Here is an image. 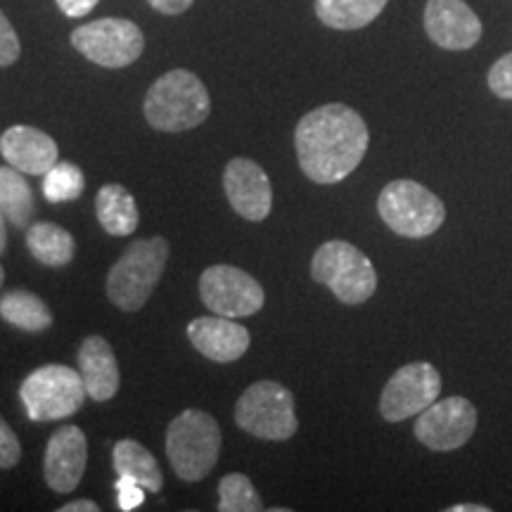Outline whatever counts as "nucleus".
Returning a JSON list of instances; mask_svg holds the SVG:
<instances>
[{
    "label": "nucleus",
    "instance_id": "32",
    "mask_svg": "<svg viewBox=\"0 0 512 512\" xmlns=\"http://www.w3.org/2000/svg\"><path fill=\"white\" fill-rule=\"evenodd\" d=\"M147 3L157 12H164V15H181L195 0H147Z\"/></svg>",
    "mask_w": 512,
    "mask_h": 512
},
{
    "label": "nucleus",
    "instance_id": "18",
    "mask_svg": "<svg viewBox=\"0 0 512 512\" xmlns=\"http://www.w3.org/2000/svg\"><path fill=\"white\" fill-rule=\"evenodd\" d=\"M79 373L93 401H110L117 396L121 373L117 356H114L107 339H102L100 335L83 339L79 349Z\"/></svg>",
    "mask_w": 512,
    "mask_h": 512
},
{
    "label": "nucleus",
    "instance_id": "21",
    "mask_svg": "<svg viewBox=\"0 0 512 512\" xmlns=\"http://www.w3.org/2000/svg\"><path fill=\"white\" fill-rule=\"evenodd\" d=\"M389 0H316V15L325 27L354 31L380 17Z\"/></svg>",
    "mask_w": 512,
    "mask_h": 512
},
{
    "label": "nucleus",
    "instance_id": "31",
    "mask_svg": "<svg viewBox=\"0 0 512 512\" xmlns=\"http://www.w3.org/2000/svg\"><path fill=\"white\" fill-rule=\"evenodd\" d=\"M100 0H57L60 10L67 17H86Z\"/></svg>",
    "mask_w": 512,
    "mask_h": 512
},
{
    "label": "nucleus",
    "instance_id": "35",
    "mask_svg": "<svg viewBox=\"0 0 512 512\" xmlns=\"http://www.w3.org/2000/svg\"><path fill=\"white\" fill-rule=\"evenodd\" d=\"M5 223H8V219H5L3 209H0V256L8 249V226H5Z\"/></svg>",
    "mask_w": 512,
    "mask_h": 512
},
{
    "label": "nucleus",
    "instance_id": "27",
    "mask_svg": "<svg viewBox=\"0 0 512 512\" xmlns=\"http://www.w3.org/2000/svg\"><path fill=\"white\" fill-rule=\"evenodd\" d=\"M22 55V46H19V36L5 12L0 10V67H10Z\"/></svg>",
    "mask_w": 512,
    "mask_h": 512
},
{
    "label": "nucleus",
    "instance_id": "7",
    "mask_svg": "<svg viewBox=\"0 0 512 512\" xmlns=\"http://www.w3.org/2000/svg\"><path fill=\"white\" fill-rule=\"evenodd\" d=\"M86 394V384L79 370L60 366V363L34 370L19 389V399L27 408V415L36 422L72 418L74 413H79Z\"/></svg>",
    "mask_w": 512,
    "mask_h": 512
},
{
    "label": "nucleus",
    "instance_id": "13",
    "mask_svg": "<svg viewBox=\"0 0 512 512\" xmlns=\"http://www.w3.org/2000/svg\"><path fill=\"white\" fill-rule=\"evenodd\" d=\"M228 202L242 219L264 221L273 209V188L266 171L252 159L235 157L223 174Z\"/></svg>",
    "mask_w": 512,
    "mask_h": 512
},
{
    "label": "nucleus",
    "instance_id": "8",
    "mask_svg": "<svg viewBox=\"0 0 512 512\" xmlns=\"http://www.w3.org/2000/svg\"><path fill=\"white\" fill-rule=\"evenodd\" d=\"M235 422L240 430L266 441H287L297 434L294 396L273 380L254 382L235 406Z\"/></svg>",
    "mask_w": 512,
    "mask_h": 512
},
{
    "label": "nucleus",
    "instance_id": "34",
    "mask_svg": "<svg viewBox=\"0 0 512 512\" xmlns=\"http://www.w3.org/2000/svg\"><path fill=\"white\" fill-rule=\"evenodd\" d=\"M448 512H491L489 505H475V503H465V505H451Z\"/></svg>",
    "mask_w": 512,
    "mask_h": 512
},
{
    "label": "nucleus",
    "instance_id": "4",
    "mask_svg": "<svg viewBox=\"0 0 512 512\" xmlns=\"http://www.w3.org/2000/svg\"><path fill=\"white\" fill-rule=\"evenodd\" d=\"M166 456L183 482H202L221 456V427L204 411H183L166 432Z\"/></svg>",
    "mask_w": 512,
    "mask_h": 512
},
{
    "label": "nucleus",
    "instance_id": "19",
    "mask_svg": "<svg viewBox=\"0 0 512 512\" xmlns=\"http://www.w3.org/2000/svg\"><path fill=\"white\" fill-rule=\"evenodd\" d=\"M95 214H98L100 226L114 238H126V235L136 233L140 214L138 204L133 195L124 185L110 183L102 185L95 197Z\"/></svg>",
    "mask_w": 512,
    "mask_h": 512
},
{
    "label": "nucleus",
    "instance_id": "30",
    "mask_svg": "<svg viewBox=\"0 0 512 512\" xmlns=\"http://www.w3.org/2000/svg\"><path fill=\"white\" fill-rule=\"evenodd\" d=\"M114 489H117L119 508L124 510V512L136 510V508H140V505L145 503L147 489H143V486H140L138 482H133V479L119 477L117 479V486H114Z\"/></svg>",
    "mask_w": 512,
    "mask_h": 512
},
{
    "label": "nucleus",
    "instance_id": "12",
    "mask_svg": "<svg viewBox=\"0 0 512 512\" xmlns=\"http://www.w3.org/2000/svg\"><path fill=\"white\" fill-rule=\"evenodd\" d=\"M477 430V408L463 396L434 401L415 420V437L430 451H456Z\"/></svg>",
    "mask_w": 512,
    "mask_h": 512
},
{
    "label": "nucleus",
    "instance_id": "1",
    "mask_svg": "<svg viewBox=\"0 0 512 512\" xmlns=\"http://www.w3.org/2000/svg\"><path fill=\"white\" fill-rule=\"evenodd\" d=\"M368 143V124L342 102H330L304 114L294 131L299 166L320 185L339 183L354 174L366 157Z\"/></svg>",
    "mask_w": 512,
    "mask_h": 512
},
{
    "label": "nucleus",
    "instance_id": "33",
    "mask_svg": "<svg viewBox=\"0 0 512 512\" xmlns=\"http://www.w3.org/2000/svg\"><path fill=\"white\" fill-rule=\"evenodd\" d=\"M60 512H100V505L93 503V501H74V503H67L62 505Z\"/></svg>",
    "mask_w": 512,
    "mask_h": 512
},
{
    "label": "nucleus",
    "instance_id": "20",
    "mask_svg": "<svg viewBox=\"0 0 512 512\" xmlns=\"http://www.w3.org/2000/svg\"><path fill=\"white\" fill-rule=\"evenodd\" d=\"M112 460L119 477L133 479V482H138L143 489L150 491V494H159V491H162V470H159L155 456H152L140 441L121 439L119 444L114 446Z\"/></svg>",
    "mask_w": 512,
    "mask_h": 512
},
{
    "label": "nucleus",
    "instance_id": "22",
    "mask_svg": "<svg viewBox=\"0 0 512 512\" xmlns=\"http://www.w3.org/2000/svg\"><path fill=\"white\" fill-rule=\"evenodd\" d=\"M0 318L24 332H43L53 325L48 304L27 290H12L0 297Z\"/></svg>",
    "mask_w": 512,
    "mask_h": 512
},
{
    "label": "nucleus",
    "instance_id": "14",
    "mask_svg": "<svg viewBox=\"0 0 512 512\" xmlns=\"http://www.w3.org/2000/svg\"><path fill=\"white\" fill-rule=\"evenodd\" d=\"M427 36L444 50H470L482 38V22L465 0H427Z\"/></svg>",
    "mask_w": 512,
    "mask_h": 512
},
{
    "label": "nucleus",
    "instance_id": "3",
    "mask_svg": "<svg viewBox=\"0 0 512 512\" xmlns=\"http://www.w3.org/2000/svg\"><path fill=\"white\" fill-rule=\"evenodd\" d=\"M166 256H169V242L162 235L133 242L107 275L110 302L126 313L143 309L162 280Z\"/></svg>",
    "mask_w": 512,
    "mask_h": 512
},
{
    "label": "nucleus",
    "instance_id": "25",
    "mask_svg": "<svg viewBox=\"0 0 512 512\" xmlns=\"http://www.w3.org/2000/svg\"><path fill=\"white\" fill-rule=\"evenodd\" d=\"M219 510L221 512H256L261 510L259 491L252 479L240 472H230L219 484Z\"/></svg>",
    "mask_w": 512,
    "mask_h": 512
},
{
    "label": "nucleus",
    "instance_id": "26",
    "mask_svg": "<svg viewBox=\"0 0 512 512\" xmlns=\"http://www.w3.org/2000/svg\"><path fill=\"white\" fill-rule=\"evenodd\" d=\"M83 188H86V178H83L79 166L72 162H57L43 181V195L50 202L76 200V197H81Z\"/></svg>",
    "mask_w": 512,
    "mask_h": 512
},
{
    "label": "nucleus",
    "instance_id": "28",
    "mask_svg": "<svg viewBox=\"0 0 512 512\" xmlns=\"http://www.w3.org/2000/svg\"><path fill=\"white\" fill-rule=\"evenodd\" d=\"M491 93L503 100H512V53L503 55L489 72Z\"/></svg>",
    "mask_w": 512,
    "mask_h": 512
},
{
    "label": "nucleus",
    "instance_id": "9",
    "mask_svg": "<svg viewBox=\"0 0 512 512\" xmlns=\"http://www.w3.org/2000/svg\"><path fill=\"white\" fill-rule=\"evenodd\" d=\"M72 46L98 67L121 69L143 55L145 36L131 19L105 17L74 29Z\"/></svg>",
    "mask_w": 512,
    "mask_h": 512
},
{
    "label": "nucleus",
    "instance_id": "2",
    "mask_svg": "<svg viewBox=\"0 0 512 512\" xmlns=\"http://www.w3.org/2000/svg\"><path fill=\"white\" fill-rule=\"evenodd\" d=\"M143 112L147 124L157 131H190L204 124L211 112L207 86L188 69H171L150 86Z\"/></svg>",
    "mask_w": 512,
    "mask_h": 512
},
{
    "label": "nucleus",
    "instance_id": "29",
    "mask_svg": "<svg viewBox=\"0 0 512 512\" xmlns=\"http://www.w3.org/2000/svg\"><path fill=\"white\" fill-rule=\"evenodd\" d=\"M22 460V444H19L17 434L0 415V470H10Z\"/></svg>",
    "mask_w": 512,
    "mask_h": 512
},
{
    "label": "nucleus",
    "instance_id": "6",
    "mask_svg": "<svg viewBox=\"0 0 512 512\" xmlns=\"http://www.w3.org/2000/svg\"><path fill=\"white\" fill-rule=\"evenodd\" d=\"M382 221L401 238H430L446 221L444 202L411 178H399L384 185L377 200Z\"/></svg>",
    "mask_w": 512,
    "mask_h": 512
},
{
    "label": "nucleus",
    "instance_id": "36",
    "mask_svg": "<svg viewBox=\"0 0 512 512\" xmlns=\"http://www.w3.org/2000/svg\"><path fill=\"white\" fill-rule=\"evenodd\" d=\"M3 283H5V271H3V266H0V287H3Z\"/></svg>",
    "mask_w": 512,
    "mask_h": 512
},
{
    "label": "nucleus",
    "instance_id": "10",
    "mask_svg": "<svg viewBox=\"0 0 512 512\" xmlns=\"http://www.w3.org/2000/svg\"><path fill=\"white\" fill-rule=\"evenodd\" d=\"M202 302L211 313L226 318H247L264 309V287L254 275L235 266H211L200 278Z\"/></svg>",
    "mask_w": 512,
    "mask_h": 512
},
{
    "label": "nucleus",
    "instance_id": "11",
    "mask_svg": "<svg viewBox=\"0 0 512 512\" xmlns=\"http://www.w3.org/2000/svg\"><path fill=\"white\" fill-rule=\"evenodd\" d=\"M441 394V375L432 363H408L384 384L380 413L387 422H401L430 408Z\"/></svg>",
    "mask_w": 512,
    "mask_h": 512
},
{
    "label": "nucleus",
    "instance_id": "17",
    "mask_svg": "<svg viewBox=\"0 0 512 512\" xmlns=\"http://www.w3.org/2000/svg\"><path fill=\"white\" fill-rule=\"evenodd\" d=\"M188 337L192 347L216 363H233L247 354L249 332L235 323V318L204 316L195 318L188 325Z\"/></svg>",
    "mask_w": 512,
    "mask_h": 512
},
{
    "label": "nucleus",
    "instance_id": "24",
    "mask_svg": "<svg viewBox=\"0 0 512 512\" xmlns=\"http://www.w3.org/2000/svg\"><path fill=\"white\" fill-rule=\"evenodd\" d=\"M0 209L17 228H29L34 216V192L24 174L15 166H0Z\"/></svg>",
    "mask_w": 512,
    "mask_h": 512
},
{
    "label": "nucleus",
    "instance_id": "5",
    "mask_svg": "<svg viewBox=\"0 0 512 512\" xmlns=\"http://www.w3.org/2000/svg\"><path fill=\"white\" fill-rule=\"evenodd\" d=\"M311 275L325 285L342 304L368 302L377 290V271L361 249L344 240H330L316 249Z\"/></svg>",
    "mask_w": 512,
    "mask_h": 512
},
{
    "label": "nucleus",
    "instance_id": "23",
    "mask_svg": "<svg viewBox=\"0 0 512 512\" xmlns=\"http://www.w3.org/2000/svg\"><path fill=\"white\" fill-rule=\"evenodd\" d=\"M27 247L43 266L60 268L74 259V238L57 223H34L27 230Z\"/></svg>",
    "mask_w": 512,
    "mask_h": 512
},
{
    "label": "nucleus",
    "instance_id": "15",
    "mask_svg": "<svg viewBox=\"0 0 512 512\" xmlns=\"http://www.w3.org/2000/svg\"><path fill=\"white\" fill-rule=\"evenodd\" d=\"M88 463V441L81 427H60L46 446L43 475L57 494H69L79 486Z\"/></svg>",
    "mask_w": 512,
    "mask_h": 512
},
{
    "label": "nucleus",
    "instance_id": "16",
    "mask_svg": "<svg viewBox=\"0 0 512 512\" xmlns=\"http://www.w3.org/2000/svg\"><path fill=\"white\" fill-rule=\"evenodd\" d=\"M0 155L10 166L29 176H46L60 162L55 140L34 126H10L0 136Z\"/></svg>",
    "mask_w": 512,
    "mask_h": 512
}]
</instances>
